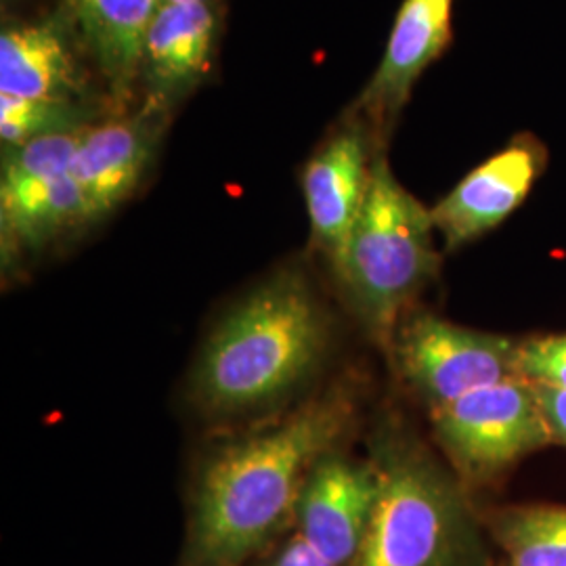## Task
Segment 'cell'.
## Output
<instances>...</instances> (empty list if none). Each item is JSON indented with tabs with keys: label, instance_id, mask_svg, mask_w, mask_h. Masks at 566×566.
Listing matches in <instances>:
<instances>
[{
	"label": "cell",
	"instance_id": "6da1fadb",
	"mask_svg": "<svg viewBox=\"0 0 566 566\" xmlns=\"http://www.w3.org/2000/svg\"><path fill=\"white\" fill-rule=\"evenodd\" d=\"M353 401L332 390L203 465L189 518L185 566H242L296 512L304 481L340 441Z\"/></svg>",
	"mask_w": 566,
	"mask_h": 566
},
{
	"label": "cell",
	"instance_id": "7a4b0ae2",
	"mask_svg": "<svg viewBox=\"0 0 566 566\" xmlns=\"http://www.w3.org/2000/svg\"><path fill=\"white\" fill-rule=\"evenodd\" d=\"M329 343V317L308 282L280 273L210 334L193 369L196 403L217 416L280 403L322 367Z\"/></svg>",
	"mask_w": 566,
	"mask_h": 566
},
{
	"label": "cell",
	"instance_id": "3957f363",
	"mask_svg": "<svg viewBox=\"0 0 566 566\" xmlns=\"http://www.w3.org/2000/svg\"><path fill=\"white\" fill-rule=\"evenodd\" d=\"M434 223L424 203L376 156L361 214L332 263L367 332L392 346L407 304L439 269Z\"/></svg>",
	"mask_w": 566,
	"mask_h": 566
},
{
	"label": "cell",
	"instance_id": "277c9868",
	"mask_svg": "<svg viewBox=\"0 0 566 566\" xmlns=\"http://www.w3.org/2000/svg\"><path fill=\"white\" fill-rule=\"evenodd\" d=\"M374 465L380 493L350 566H472L481 556L460 486L416 447L392 441Z\"/></svg>",
	"mask_w": 566,
	"mask_h": 566
},
{
	"label": "cell",
	"instance_id": "5b68a950",
	"mask_svg": "<svg viewBox=\"0 0 566 566\" xmlns=\"http://www.w3.org/2000/svg\"><path fill=\"white\" fill-rule=\"evenodd\" d=\"M430 416L439 446L472 483L495 479L526 453L556 441L535 386L523 378L474 390Z\"/></svg>",
	"mask_w": 566,
	"mask_h": 566
},
{
	"label": "cell",
	"instance_id": "8992f818",
	"mask_svg": "<svg viewBox=\"0 0 566 566\" xmlns=\"http://www.w3.org/2000/svg\"><path fill=\"white\" fill-rule=\"evenodd\" d=\"M392 346L405 380L430 411L474 390L518 378V343L451 324L430 313L413 315L399 325Z\"/></svg>",
	"mask_w": 566,
	"mask_h": 566
},
{
	"label": "cell",
	"instance_id": "52a82bcc",
	"mask_svg": "<svg viewBox=\"0 0 566 566\" xmlns=\"http://www.w3.org/2000/svg\"><path fill=\"white\" fill-rule=\"evenodd\" d=\"M546 164V145L523 133L468 172L430 210L447 250H458L504 223L525 202Z\"/></svg>",
	"mask_w": 566,
	"mask_h": 566
},
{
	"label": "cell",
	"instance_id": "ba28073f",
	"mask_svg": "<svg viewBox=\"0 0 566 566\" xmlns=\"http://www.w3.org/2000/svg\"><path fill=\"white\" fill-rule=\"evenodd\" d=\"M378 493L380 479L374 462H353L327 453L304 481L294 512L298 535L332 565H353Z\"/></svg>",
	"mask_w": 566,
	"mask_h": 566
},
{
	"label": "cell",
	"instance_id": "9c48e42d",
	"mask_svg": "<svg viewBox=\"0 0 566 566\" xmlns=\"http://www.w3.org/2000/svg\"><path fill=\"white\" fill-rule=\"evenodd\" d=\"M378 139L361 118L340 128L303 172L313 243L334 263L364 208Z\"/></svg>",
	"mask_w": 566,
	"mask_h": 566
},
{
	"label": "cell",
	"instance_id": "30bf717a",
	"mask_svg": "<svg viewBox=\"0 0 566 566\" xmlns=\"http://www.w3.org/2000/svg\"><path fill=\"white\" fill-rule=\"evenodd\" d=\"M453 0H405L397 13L385 57L367 84L357 109L380 139L395 126L426 67L451 41Z\"/></svg>",
	"mask_w": 566,
	"mask_h": 566
},
{
	"label": "cell",
	"instance_id": "8fae6325",
	"mask_svg": "<svg viewBox=\"0 0 566 566\" xmlns=\"http://www.w3.org/2000/svg\"><path fill=\"white\" fill-rule=\"evenodd\" d=\"M156 133L147 118L107 120L86 126L72 164L86 219L97 221L139 187L154 151Z\"/></svg>",
	"mask_w": 566,
	"mask_h": 566
},
{
	"label": "cell",
	"instance_id": "7c38bea8",
	"mask_svg": "<svg viewBox=\"0 0 566 566\" xmlns=\"http://www.w3.org/2000/svg\"><path fill=\"white\" fill-rule=\"evenodd\" d=\"M214 36L217 13L210 2L160 4L143 42L142 60L156 112L202 78Z\"/></svg>",
	"mask_w": 566,
	"mask_h": 566
},
{
	"label": "cell",
	"instance_id": "4fadbf2b",
	"mask_svg": "<svg viewBox=\"0 0 566 566\" xmlns=\"http://www.w3.org/2000/svg\"><path fill=\"white\" fill-rule=\"evenodd\" d=\"M78 91V67L57 25L23 23L2 30L0 95L74 102Z\"/></svg>",
	"mask_w": 566,
	"mask_h": 566
},
{
	"label": "cell",
	"instance_id": "5bb4252c",
	"mask_svg": "<svg viewBox=\"0 0 566 566\" xmlns=\"http://www.w3.org/2000/svg\"><path fill=\"white\" fill-rule=\"evenodd\" d=\"M82 39L116 97L142 72L143 42L163 0H70Z\"/></svg>",
	"mask_w": 566,
	"mask_h": 566
},
{
	"label": "cell",
	"instance_id": "9a60e30c",
	"mask_svg": "<svg viewBox=\"0 0 566 566\" xmlns=\"http://www.w3.org/2000/svg\"><path fill=\"white\" fill-rule=\"evenodd\" d=\"M2 240L21 248H41L63 231L88 223L81 187L67 175L11 177L0 181Z\"/></svg>",
	"mask_w": 566,
	"mask_h": 566
},
{
	"label": "cell",
	"instance_id": "2e32d148",
	"mask_svg": "<svg viewBox=\"0 0 566 566\" xmlns=\"http://www.w3.org/2000/svg\"><path fill=\"white\" fill-rule=\"evenodd\" d=\"M507 566H566V507H516L493 521Z\"/></svg>",
	"mask_w": 566,
	"mask_h": 566
},
{
	"label": "cell",
	"instance_id": "e0dca14e",
	"mask_svg": "<svg viewBox=\"0 0 566 566\" xmlns=\"http://www.w3.org/2000/svg\"><path fill=\"white\" fill-rule=\"evenodd\" d=\"M86 112L76 102L21 99L0 95V139L9 149L42 135L86 126Z\"/></svg>",
	"mask_w": 566,
	"mask_h": 566
},
{
	"label": "cell",
	"instance_id": "ac0fdd59",
	"mask_svg": "<svg viewBox=\"0 0 566 566\" xmlns=\"http://www.w3.org/2000/svg\"><path fill=\"white\" fill-rule=\"evenodd\" d=\"M516 376L528 385L566 390V332L518 343Z\"/></svg>",
	"mask_w": 566,
	"mask_h": 566
},
{
	"label": "cell",
	"instance_id": "d6986e66",
	"mask_svg": "<svg viewBox=\"0 0 566 566\" xmlns=\"http://www.w3.org/2000/svg\"><path fill=\"white\" fill-rule=\"evenodd\" d=\"M264 566H334L325 556H322L315 547L308 542H304L303 537L296 533L282 552Z\"/></svg>",
	"mask_w": 566,
	"mask_h": 566
},
{
	"label": "cell",
	"instance_id": "ffe728a7",
	"mask_svg": "<svg viewBox=\"0 0 566 566\" xmlns=\"http://www.w3.org/2000/svg\"><path fill=\"white\" fill-rule=\"evenodd\" d=\"M535 392L554 432V439L566 446V390L535 386Z\"/></svg>",
	"mask_w": 566,
	"mask_h": 566
},
{
	"label": "cell",
	"instance_id": "44dd1931",
	"mask_svg": "<svg viewBox=\"0 0 566 566\" xmlns=\"http://www.w3.org/2000/svg\"><path fill=\"white\" fill-rule=\"evenodd\" d=\"M163 2H208V0H163Z\"/></svg>",
	"mask_w": 566,
	"mask_h": 566
}]
</instances>
